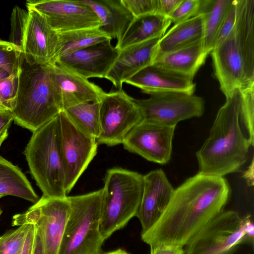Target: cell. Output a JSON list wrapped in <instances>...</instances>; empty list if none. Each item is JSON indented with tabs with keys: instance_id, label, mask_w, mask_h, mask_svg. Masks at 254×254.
I'll return each mask as SVG.
<instances>
[{
	"instance_id": "1",
	"label": "cell",
	"mask_w": 254,
	"mask_h": 254,
	"mask_svg": "<svg viewBox=\"0 0 254 254\" xmlns=\"http://www.w3.org/2000/svg\"><path fill=\"white\" fill-rule=\"evenodd\" d=\"M230 194L223 177L197 173L175 189L156 223L141 233L142 240L153 247L161 245L184 247L206 223L224 210Z\"/></svg>"
},
{
	"instance_id": "2",
	"label": "cell",
	"mask_w": 254,
	"mask_h": 254,
	"mask_svg": "<svg viewBox=\"0 0 254 254\" xmlns=\"http://www.w3.org/2000/svg\"><path fill=\"white\" fill-rule=\"evenodd\" d=\"M225 97L209 136L196 152L200 174L223 177L238 171L254 146V86Z\"/></svg>"
},
{
	"instance_id": "3",
	"label": "cell",
	"mask_w": 254,
	"mask_h": 254,
	"mask_svg": "<svg viewBox=\"0 0 254 254\" xmlns=\"http://www.w3.org/2000/svg\"><path fill=\"white\" fill-rule=\"evenodd\" d=\"M210 53L225 96L236 88L254 86V0H237L234 26Z\"/></svg>"
},
{
	"instance_id": "4",
	"label": "cell",
	"mask_w": 254,
	"mask_h": 254,
	"mask_svg": "<svg viewBox=\"0 0 254 254\" xmlns=\"http://www.w3.org/2000/svg\"><path fill=\"white\" fill-rule=\"evenodd\" d=\"M61 111L48 65L29 64L23 59L14 122L34 132Z\"/></svg>"
},
{
	"instance_id": "5",
	"label": "cell",
	"mask_w": 254,
	"mask_h": 254,
	"mask_svg": "<svg viewBox=\"0 0 254 254\" xmlns=\"http://www.w3.org/2000/svg\"><path fill=\"white\" fill-rule=\"evenodd\" d=\"M104 184L100 231L105 241L136 216L143 193V176L115 167L107 171Z\"/></svg>"
},
{
	"instance_id": "6",
	"label": "cell",
	"mask_w": 254,
	"mask_h": 254,
	"mask_svg": "<svg viewBox=\"0 0 254 254\" xmlns=\"http://www.w3.org/2000/svg\"><path fill=\"white\" fill-rule=\"evenodd\" d=\"M24 154L30 172L43 195L51 198L67 197L58 115L33 132Z\"/></svg>"
},
{
	"instance_id": "7",
	"label": "cell",
	"mask_w": 254,
	"mask_h": 254,
	"mask_svg": "<svg viewBox=\"0 0 254 254\" xmlns=\"http://www.w3.org/2000/svg\"><path fill=\"white\" fill-rule=\"evenodd\" d=\"M102 190L67 196L70 212L58 254H101L100 231Z\"/></svg>"
},
{
	"instance_id": "8",
	"label": "cell",
	"mask_w": 254,
	"mask_h": 254,
	"mask_svg": "<svg viewBox=\"0 0 254 254\" xmlns=\"http://www.w3.org/2000/svg\"><path fill=\"white\" fill-rule=\"evenodd\" d=\"M143 120L136 100L122 89L105 92L99 101L98 144H123L130 131Z\"/></svg>"
},
{
	"instance_id": "9",
	"label": "cell",
	"mask_w": 254,
	"mask_h": 254,
	"mask_svg": "<svg viewBox=\"0 0 254 254\" xmlns=\"http://www.w3.org/2000/svg\"><path fill=\"white\" fill-rule=\"evenodd\" d=\"M244 243L242 217L236 211L223 210L189 241L185 254H234Z\"/></svg>"
},
{
	"instance_id": "10",
	"label": "cell",
	"mask_w": 254,
	"mask_h": 254,
	"mask_svg": "<svg viewBox=\"0 0 254 254\" xmlns=\"http://www.w3.org/2000/svg\"><path fill=\"white\" fill-rule=\"evenodd\" d=\"M60 146L67 194L97 153L95 138L77 127L62 111L58 114Z\"/></svg>"
},
{
	"instance_id": "11",
	"label": "cell",
	"mask_w": 254,
	"mask_h": 254,
	"mask_svg": "<svg viewBox=\"0 0 254 254\" xmlns=\"http://www.w3.org/2000/svg\"><path fill=\"white\" fill-rule=\"evenodd\" d=\"M70 212L68 198H51L43 195L25 212L15 215L12 225L32 224L42 231L45 254H58Z\"/></svg>"
},
{
	"instance_id": "12",
	"label": "cell",
	"mask_w": 254,
	"mask_h": 254,
	"mask_svg": "<svg viewBox=\"0 0 254 254\" xmlns=\"http://www.w3.org/2000/svg\"><path fill=\"white\" fill-rule=\"evenodd\" d=\"M136 101L143 121L171 127L182 121L200 117L204 111L201 97L182 92L155 94Z\"/></svg>"
},
{
	"instance_id": "13",
	"label": "cell",
	"mask_w": 254,
	"mask_h": 254,
	"mask_svg": "<svg viewBox=\"0 0 254 254\" xmlns=\"http://www.w3.org/2000/svg\"><path fill=\"white\" fill-rule=\"evenodd\" d=\"M26 6L41 14L58 33L100 27L95 12L82 0H28Z\"/></svg>"
},
{
	"instance_id": "14",
	"label": "cell",
	"mask_w": 254,
	"mask_h": 254,
	"mask_svg": "<svg viewBox=\"0 0 254 254\" xmlns=\"http://www.w3.org/2000/svg\"><path fill=\"white\" fill-rule=\"evenodd\" d=\"M175 128L142 120L128 133L124 147L149 161L165 164L171 158Z\"/></svg>"
},
{
	"instance_id": "15",
	"label": "cell",
	"mask_w": 254,
	"mask_h": 254,
	"mask_svg": "<svg viewBox=\"0 0 254 254\" xmlns=\"http://www.w3.org/2000/svg\"><path fill=\"white\" fill-rule=\"evenodd\" d=\"M29 18L22 50L24 61L29 64L52 65L59 45V35L44 17L27 9Z\"/></svg>"
},
{
	"instance_id": "16",
	"label": "cell",
	"mask_w": 254,
	"mask_h": 254,
	"mask_svg": "<svg viewBox=\"0 0 254 254\" xmlns=\"http://www.w3.org/2000/svg\"><path fill=\"white\" fill-rule=\"evenodd\" d=\"M119 53L108 40L62 56L54 64L86 79L105 78Z\"/></svg>"
},
{
	"instance_id": "17",
	"label": "cell",
	"mask_w": 254,
	"mask_h": 254,
	"mask_svg": "<svg viewBox=\"0 0 254 254\" xmlns=\"http://www.w3.org/2000/svg\"><path fill=\"white\" fill-rule=\"evenodd\" d=\"M48 66L62 111L81 103L99 102L105 93L99 86L69 70L57 64Z\"/></svg>"
},
{
	"instance_id": "18",
	"label": "cell",
	"mask_w": 254,
	"mask_h": 254,
	"mask_svg": "<svg viewBox=\"0 0 254 254\" xmlns=\"http://www.w3.org/2000/svg\"><path fill=\"white\" fill-rule=\"evenodd\" d=\"M175 189L162 169L143 176V190L136 217L141 225V233L150 229L158 220L169 203Z\"/></svg>"
},
{
	"instance_id": "19",
	"label": "cell",
	"mask_w": 254,
	"mask_h": 254,
	"mask_svg": "<svg viewBox=\"0 0 254 254\" xmlns=\"http://www.w3.org/2000/svg\"><path fill=\"white\" fill-rule=\"evenodd\" d=\"M192 78L153 64L142 68L125 82L150 95L167 92L193 94Z\"/></svg>"
},
{
	"instance_id": "20",
	"label": "cell",
	"mask_w": 254,
	"mask_h": 254,
	"mask_svg": "<svg viewBox=\"0 0 254 254\" xmlns=\"http://www.w3.org/2000/svg\"><path fill=\"white\" fill-rule=\"evenodd\" d=\"M160 38L131 45L119 51L105 78L118 90H121L127 79L154 63Z\"/></svg>"
},
{
	"instance_id": "21",
	"label": "cell",
	"mask_w": 254,
	"mask_h": 254,
	"mask_svg": "<svg viewBox=\"0 0 254 254\" xmlns=\"http://www.w3.org/2000/svg\"><path fill=\"white\" fill-rule=\"evenodd\" d=\"M95 12L100 28L112 39L119 41L134 17L121 0H82Z\"/></svg>"
},
{
	"instance_id": "22",
	"label": "cell",
	"mask_w": 254,
	"mask_h": 254,
	"mask_svg": "<svg viewBox=\"0 0 254 254\" xmlns=\"http://www.w3.org/2000/svg\"><path fill=\"white\" fill-rule=\"evenodd\" d=\"M203 35L202 14L175 24L160 38L154 62L165 55L203 40Z\"/></svg>"
},
{
	"instance_id": "23",
	"label": "cell",
	"mask_w": 254,
	"mask_h": 254,
	"mask_svg": "<svg viewBox=\"0 0 254 254\" xmlns=\"http://www.w3.org/2000/svg\"><path fill=\"white\" fill-rule=\"evenodd\" d=\"M171 23L169 17L159 14L134 17L115 47L120 51L131 45L161 38Z\"/></svg>"
},
{
	"instance_id": "24",
	"label": "cell",
	"mask_w": 254,
	"mask_h": 254,
	"mask_svg": "<svg viewBox=\"0 0 254 254\" xmlns=\"http://www.w3.org/2000/svg\"><path fill=\"white\" fill-rule=\"evenodd\" d=\"M208 55L205 50L203 40H201L165 55L153 64L193 78L204 63Z\"/></svg>"
},
{
	"instance_id": "25",
	"label": "cell",
	"mask_w": 254,
	"mask_h": 254,
	"mask_svg": "<svg viewBox=\"0 0 254 254\" xmlns=\"http://www.w3.org/2000/svg\"><path fill=\"white\" fill-rule=\"evenodd\" d=\"M0 195L18 197L34 203L38 195L17 166L0 155Z\"/></svg>"
},
{
	"instance_id": "26",
	"label": "cell",
	"mask_w": 254,
	"mask_h": 254,
	"mask_svg": "<svg viewBox=\"0 0 254 254\" xmlns=\"http://www.w3.org/2000/svg\"><path fill=\"white\" fill-rule=\"evenodd\" d=\"M233 0H201L198 14L204 18L203 42L205 51L210 54L223 20Z\"/></svg>"
},
{
	"instance_id": "27",
	"label": "cell",
	"mask_w": 254,
	"mask_h": 254,
	"mask_svg": "<svg viewBox=\"0 0 254 254\" xmlns=\"http://www.w3.org/2000/svg\"><path fill=\"white\" fill-rule=\"evenodd\" d=\"M58 35L59 45L53 64L56 60L62 56L112 40L100 28L79 29L58 33Z\"/></svg>"
},
{
	"instance_id": "28",
	"label": "cell",
	"mask_w": 254,
	"mask_h": 254,
	"mask_svg": "<svg viewBox=\"0 0 254 254\" xmlns=\"http://www.w3.org/2000/svg\"><path fill=\"white\" fill-rule=\"evenodd\" d=\"M64 111L83 131L97 139L99 134V102L79 104Z\"/></svg>"
},
{
	"instance_id": "29",
	"label": "cell",
	"mask_w": 254,
	"mask_h": 254,
	"mask_svg": "<svg viewBox=\"0 0 254 254\" xmlns=\"http://www.w3.org/2000/svg\"><path fill=\"white\" fill-rule=\"evenodd\" d=\"M31 224H24L0 237V254H18L24 244Z\"/></svg>"
},
{
	"instance_id": "30",
	"label": "cell",
	"mask_w": 254,
	"mask_h": 254,
	"mask_svg": "<svg viewBox=\"0 0 254 254\" xmlns=\"http://www.w3.org/2000/svg\"><path fill=\"white\" fill-rule=\"evenodd\" d=\"M29 18L27 10L16 5L12 9L10 17L9 42L22 52L25 31Z\"/></svg>"
},
{
	"instance_id": "31",
	"label": "cell",
	"mask_w": 254,
	"mask_h": 254,
	"mask_svg": "<svg viewBox=\"0 0 254 254\" xmlns=\"http://www.w3.org/2000/svg\"><path fill=\"white\" fill-rule=\"evenodd\" d=\"M20 70L0 81V110L12 112L17 97Z\"/></svg>"
},
{
	"instance_id": "32",
	"label": "cell",
	"mask_w": 254,
	"mask_h": 254,
	"mask_svg": "<svg viewBox=\"0 0 254 254\" xmlns=\"http://www.w3.org/2000/svg\"><path fill=\"white\" fill-rule=\"evenodd\" d=\"M20 49L9 41L0 40V66L10 74L19 72L23 61Z\"/></svg>"
},
{
	"instance_id": "33",
	"label": "cell",
	"mask_w": 254,
	"mask_h": 254,
	"mask_svg": "<svg viewBox=\"0 0 254 254\" xmlns=\"http://www.w3.org/2000/svg\"><path fill=\"white\" fill-rule=\"evenodd\" d=\"M201 0H182L169 18L175 24L198 15Z\"/></svg>"
},
{
	"instance_id": "34",
	"label": "cell",
	"mask_w": 254,
	"mask_h": 254,
	"mask_svg": "<svg viewBox=\"0 0 254 254\" xmlns=\"http://www.w3.org/2000/svg\"><path fill=\"white\" fill-rule=\"evenodd\" d=\"M134 17L158 14V0H121Z\"/></svg>"
},
{
	"instance_id": "35",
	"label": "cell",
	"mask_w": 254,
	"mask_h": 254,
	"mask_svg": "<svg viewBox=\"0 0 254 254\" xmlns=\"http://www.w3.org/2000/svg\"><path fill=\"white\" fill-rule=\"evenodd\" d=\"M237 12V0H233L218 31L214 41L213 49L226 37L232 29L236 21Z\"/></svg>"
},
{
	"instance_id": "36",
	"label": "cell",
	"mask_w": 254,
	"mask_h": 254,
	"mask_svg": "<svg viewBox=\"0 0 254 254\" xmlns=\"http://www.w3.org/2000/svg\"><path fill=\"white\" fill-rule=\"evenodd\" d=\"M13 121L11 112L0 110V147L8 136V129Z\"/></svg>"
},
{
	"instance_id": "37",
	"label": "cell",
	"mask_w": 254,
	"mask_h": 254,
	"mask_svg": "<svg viewBox=\"0 0 254 254\" xmlns=\"http://www.w3.org/2000/svg\"><path fill=\"white\" fill-rule=\"evenodd\" d=\"M150 254H185V250L180 245H161L150 247Z\"/></svg>"
},
{
	"instance_id": "38",
	"label": "cell",
	"mask_w": 254,
	"mask_h": 254,
	"mask_svg": "<svg viewBox=\"0 0 254 254\" xmlns=\"http://www.w3.org/2000/svg\"><path fill=\"white\" fill-rule=\"evenodd\" d=\"M182 0H158V14L169 17Z\"/></svg>"
},
{
	"instance_id": "39",
	"label": "cell",
	"mask_w": 254,
	"mask_h": 254,
	"mask_svg": "<svg viewBox=\"0 0 254 254\" xmlns=\"http://www.w3.org/2000/svg\"><path fill=\"white\" fill-rule=\"evenodd\" d=\"M242 219L246 243H248L253 246L254 242V225L251 218V215H247L242 218Z\"/></svg>"
},
{
	"instance_id": "40",
	"label": "cell",
	"mask_w": 254,
	"mask_h": 254,
	"mask_svg": "<svg viewBox=\"0 0 254 254\" xmlns=\"http://www.w3.org/2000/svg\"><path fill=\"white\" fill-rule=\"evenodd\" d=\"M35 225L31 224V226L27 235L23 247L18 254H32L35 241Z\"/></svg>"
},
{
	"instance_id": "41",
	"label": "cell",
	"mask_w": 254,
	"mask_h": 254,
	"mask_svg": "<svg viewBox=\"0 0 254 254\" xmlns=\"http://www.w3.org/2000/svg\"><path fill=\"white\" fill-rule=\"evenodd\" d=\"M35 226L36 233L32 254H45L41 229L37 225Z\"/></svg>"
},
{
	"instance_id": "42",
	"label": "cell",
	"mask_w": 254,
	"mask_h": 254,
	"mask_svg": "<svg viewBox=\"0 0 254 254\" xmlns=\"http://www.w3.org/2000/svg\"><path fill=\"white\" fill-rule=\"evenodd\" d=\"M11 74L6 69L0 66V81L8 77Z\"/></svg>"
},
{
	"instance_id": "43",
	"label": "cell",
	"mask_w": 254,
	"mask_h": 254,
	"mask_svg": "<svg viewBox=\"0 0 254 254\" xmlns=\"http://www.w3.org/2000/svg\"><path fill=\"white\" fill-rule=\"evenodd\" d=\"M101 254H130L126 251L122 249H118L117 250H116L115 251L107 252V253H102Z\"/></svg>"
},
{
	"instance_id": "44",
	"label": "cell",
	"mask_w": 254,
	"mask_h": 254,
	"mask_svg": "<svg viewBox=\"0 0 254 254\" xmlns=\"http://www.w3.org/2000/svg\"><path fill=\"white\" fill-rule=\"evenodd\" d=\"M2 210H1V209L0 208V216L1 215V214H2Z\"/></svg>"
},
{
	"instance_id": "45",
	"label": "cell",
	"mask_w": 254,
	"mask_h": 254,
	"mask_svg": "<svg viewBox=\"0 0 254 254\" xmlns=\"http://www.w3.org/2000/svg\"><path fill=\"white\" fill-rule=\"evenodd\" d=\"M3 196H3V195H0V198H1V197H3Z\"/></svg>"
}]
</instances>
